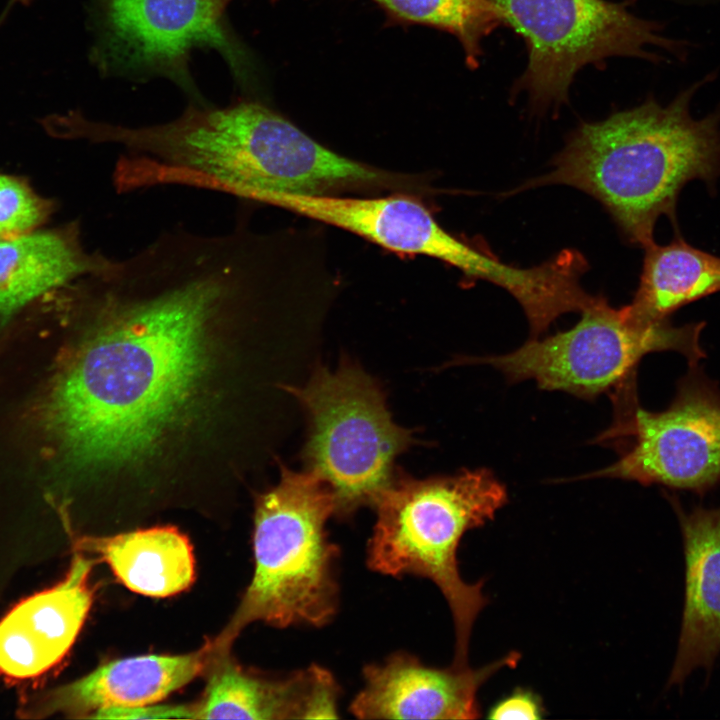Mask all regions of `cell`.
I'll list each match as a JSON object with an SVG mask.
<instances>
[{"label": "cell", "instance_id": "cell-4", "mask_svg": "<svg viewBox=\"0 0 720 720\" xmlns=\"http://www.w3.org/2000/svg\"><path fill=\"white\" fill-rule=\"evenodd\" d=\"M507 499L505 485L486 468L425 479L399 471L373 506L369 567L394 577L421 576L438 586L453 617L457 666L468 665L472 628L488 604L483 581L471 584L461 577L458 547L467 531L492 520Z\"/></svg>", "mask_w": 720, "mask_h": 720}, {"label": "cell", "instance_id": "cell-6", "mask_svg": "<svg viewBox=\"0 0 720 720\" xmlns=\"http://www.w3.org/2000/svg\"><path fill=\"white\" fill-rule=\"evenodd\" d=\"M308 420L306 470L333 493L335 515L374 506L391 483L398 455L415 443L393 422L376 381L349 360L332 371L318 367L303 386H285Z\"/></svg>", "mask_w": 720, "mask_h": 720}, {"label": "cell", "instance_id": "cell-24", "mask_svg": "<svg viewBox=\"0 0 720 720\" xmlns=\"http://www.w3.org/2000/svg\"><path fill=\"white\" fill-rule=\"evenodd\" d=\"M221 1H222V3L227 7L228 3H229L231 0H221Z\"/></svg>", "mask_w": 720, "mask_h": 720}, {"label": "cell", "instance_id": "cell-2", "mask_svg": "<svg viewBox=\"0 0 720 720\" xmlns=\"http://www.w3.org/2000/svg\"><path fill=\"white\" fill-rule=\"evenodd\" d=\"M108 139L119 148L120 193L183 185L265 203L276 194L368 195L384 182L382 168L325 147L256 100L199 101L159 124L114 123Z\"/></svg>", "mask_w": 720, "mask_h": 720}, {"label": "cell", "instance_id": "cell-17", "mask_svg": "<svg viewBox=\"0 0 720 720\" xmlns=\"http://www.w3.org/2000/svg\"><path fill=\"white\" fill-rule=\"evenodd\" d=\"M672 502V501H671ZM679 516L685 554V604L670 683L710 667L720 652V507H697Z\"/></svg>", "mask_w": 720, "mask_h": 720}, {"label": "cell", "instance_id": "cell-1", "mask_svg": "<svg viewBox=\"0 0 720 720\" xmlns=\"http://www.w3.org/2000/svg\"><path fill=\"white\" fill-rule=\"evenodd\" d=\"M258 271L240 228L173 229L56 293L68 339L32 309L1 330L0 495L61 509L99 472L151 454L193 406L208 344L247 310Z\"/></svg>", "mask_w": 720, "mask_h": 720}, {"label": "cell", "instance_id": "cell-13", "mask_svg": "<svg viewBox=\"0 0 720 720\" xmlns=\"http://www.w3.org/2000/svg\"><path fill=\"white\" fill-rule=\"evenodd\" d=\"M93 559L76 550L65 577L0 620V673L27 680L51 670L76 641L94 601Z\"/></svg>", "mask_w": 720, "mask_h": 720}, {"label": "cell", "instance_id": "cell-9", "mask_svg": "<svg viewBox=\"0 0 720 720\" xmlns=\"http://www.w3.org/2000/svg\"><path fill=\"white\" fill-rule=\"evenodd\" d=\"M636 384L614 392L611 426L593 442L617 447L618 459L577 479L613 478L703 494L720 482V390L690 366L671 404L639 406Z\"/></svg>", "mask_w": 720, "mask_h": 720}, {"label": "cell", "instance_id": "cell-22", "mask_svg": "<svg viewBox=\"0 0 720 720\" xmlns=\"http://www.w3.org/2000/svg\"><path fill=\"white\" fill-rule=\"evenodd\" d=\"M545 708L541 698L528 689L517 688L495 703L487 717L497 720H539Z\"/></svg>", "mask_w": 720, "mask_h": 720}, {"label": "cell", "instance_id": "cell-8", "mask_svg": "<svg viewBox=\"0 0 720 720\" xmlns=\"http://www.w3.org/2000/svg\"><path fill=\"white\" fill-rule=\"evenodd\" d=\"M506 14L524 39L528 63L514 88L528 95L535 110L568 101L576 73L615 56L652 62L659 47L684 61L690 43L666 37L663 25L631 13L624 3L605 0H489Z\"/></svg>", "mask_w": 720, "mask_h": 720}, {"label": "cell", "instance_id": "cell-25", "mask_svg": "<svg viewBox=\"0 0 720 720\" xmlns=\"http://www.w3.org/2000/svg\"><path fill=\"white\" fill-rule=\"evenodd\" d=\"M713 1H715V2H720V0H713Z\"/></svg>", "mask_w": 720, "mask_h": 720}, {"label": "cell", "instance_id": "cell-15", "mask_svg": "<svg viewBox=\"0 0 720 720\" xmlns=\"http://www.w3.org/2000/svg\"><path fill=\"white\" fill-rule=\"evenodd\" d=\"M215 652L214 640H208L200 649L186 654L116 659L35 697L24 713L30 717L61 713L90 718L102 709L158 703L206 673Z\"/></svg>", "mask_w": 720, "mask_h": 720}, {"label": "cell", "instance_id": "cell-12", "mask_svg": "<svg viewBox=\"0 0 720 720\" xmlns=\"http://www.w3.org/2000/svg\"><path fill=\"white\" fill-rule=\"evenodd\" d=\"M519 658V653L510 652L478 669L454 664L442 669L398 652L364 668V687L350 712L360 719H476L481 685Z\"/></svg>", "mask_w": 720, "mask_h": 720}, {"label": "cell", "instance_id": "cell-10", "mask_svg": "<svg viewBox=\"0 0 720 720\" xmlns=\"http://www.w3.org/2000/svg\"><path fill=\"white\" fill-rule=\"evenodd\" d=\"M95 62L105 72L161 75L194 92L189 60L213 49L241 85L252 77L247 49L226 21L221 0H95Z\"/></svg>", "mask_w": 720, "mask_h": 720}, {"label": "cell", "instance_id": "cell-16", "mask_svg": "<svg viewBox=\"0 0 720 720\" xmlns=\"http://www.w3.org/2000/svg\"><path fill=\"white\" fill-rule=\"evenodd\" d=\"M112 261L85 249L77 223L0 237V330L42 299Z\"/></svg>", "mask_w": 720, "mask_h": 720}, {"label": "cell", "instance_id": "cell-21", "mask_svg": "<svg viewBox=\"0 0 720 720\" xmlns=\"http://www.w3.org/2000/svg\"><path fill=\"white\" fill-rule=\"evenodd\" d=\"M51 208L23 180L0 173V237L36 230Z\"/></svg>", "mask_w": 720, "mask_h": 720}, {"label": "cell", "instance_id": "cell-7", "mask_svg": "<svg viewBox=\"0 0 720 720\" xmlns=\"http://www.w3.org/2000/svg\"><path fill=\"white\" fill-rule=\"evenodd\" d=\"M704 326V322L675 326L669 319L638 323L624 307L616 309L605 297L595 296L569 330L530 338L504 355L462 356L447 366L486 364L499 370L509 383L533 379L542 390L593 400L635 381L637 366L646 354L675 351L686 357L690 366L698 365L705 357L699 342Z\"/></svg>", "mask_w": 720, "mask_h": 720}, {"label": "cell", "instance_id": "cell-3", "mask_svg": "<svg viewBox=\"0 0 720 720\" xmlns=\"http://www.w3.org/2000/svg\"><path fill=\"white\" fill-rule=\"evenodd\" d=\"M717 77L711 72L666 105L654 97L577 127L554 158L552 169L515 192L560 184L598 200L625 238L643 248L654 242L658 219L679 232L676 203L682 188L699 179L712 188L720 177V103L694 118L696 93Z\"/></svg>", "mask_w": 720, "mask_h": 720}, {"label": "cell", "instance_id": "cell-11", "mask_svg": "<svg viewBox=\"0 0 720 720\" xmlns=\"http://www.w3.org/2000/svg\"><path fill=\"white\" fill-rule=\"evenodd\" d=\"M419 197L276 194L265 204L344 229L393 252L438 259L472 280L491 282L509 293L522 287L523 268L502 263L444 229Z\"/></svg>", "mask_w": 720, "mask_h": 720}, {"label": "cell", "instance_id": "cell-18", "mask_svg": "<svg viewBox=\"0 0 720 720\" xmlns=\"http://www.w3.org/2000/svg\"><path fill=\"white\" fill-rule=\"evenodd\" d=\"M76 550L96 554L126 588L149 597L179 594L195 579L193 548L175 527L85 536L76 542Z\"/></svg>", "mask_w": 720, "mask_h": 720}, {"label": "cell", "instance_id": "cell-14", "mask_svg": "<svg viewBox=\"0 0 720 720\" xmlns=\"http://www.w3.org/2000/svg\"><path fill=\"white\" fill-rule=\"evenodd\" d=\"M196 719H319L338 717L339 686L326 669L312 665L284 676H267L236 663L230 650L216 653Z\"/></svg>", "mask_w": 720, "mask_h": 720}, {"label": "cell", "instance_id": "cell-23", "mask_svg": "<svg viewBox=\"0 0 720 720\" xmlns=\"http://www.w3.org/2000/svg\"><path fill=\"white\" fill-rule=\"evenodd\" d=\"M93 719H196V706L160 705L112 707L94 713Z\"/></svg>", "mask_w": 720, "mask_h": 720}, {"label": "cell", "instance_id": "cell-20", "mask_svg": "<svg viewBox=\"0 0 720 720\" xmlns=\"http://www.w3.org/2000/svg\"><path fill=\"white\" fill-rule=\"evenodd\" d=\"M389 25H422L452 34L460 42L466 64L476 68L482 41L502 24L506 14L489 0H371Z\"/></svg>", "mask_w": 720, "mask_h": 720}, {"label": "cell", "instance_id": "cell-19", "mask_svg": "<svg viewBox=\"0 0 720 720\" xmlns=\"http://www.w3.org/2000/svg\"><path fill=\"white\" fill-rule=\"evenodd\" d=\"M720 291V257L687 243L679 232L665 245L645 247L639 286L623 306L638 323L668 320L677 309Z\"/></svg>", "mask_w": 720, "mask_h": 720}, {"label": "cell", "instance_id": "cell-5", "mask_svg": "<svg viewBox=\"0 0 720 720\" xmlns=\"http://www.w3.org/2000/svg\"><path fill=\"white\" fill-rule=\"evenodd\" d=\"M335 500L315 473L281 466L276 486L258 496L253 528L254 572L239 606L214 639L230 650L253 622L283 628L320 627L338 608V547L329 540Z\"/></svg>", "mask_w": 720, "mask_h": 720}]
</instances>
